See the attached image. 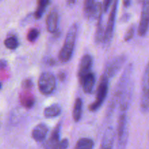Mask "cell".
Listing matches in <instances>:
<instances>
[{"instance_id": "obj_1", "label": "cell", "mask_w": 149, "mask_h": 149, "mask_svg": "<svg viewBox=\"0 0 149 149\" xmlns=\"http://www.w3.org/2000/svg\"><path fill=\"white\" fill-rule=\"evenodd\" d=\"M78 29V25L74 24L70 26V29L67 31L64 45L58 54V59L61 62L66 63L71 59L74 51V44L76 41Z\"/></svg>"}, {"instance_id": "obj_2", "label": "cell", "mask_w": 149, "mask_h": 149, "mask_svg": "<svg viewBox=\"0 0 149 149\" xmlns=\"http://www.w3.org/2000/svg\"><path fill=\"white\" fill-rule=\"evenodd\" d=\"M131 70V65H130L128 67H127L125 71L123 73L121 78H120L119 82L117 84V86L116 88L115 91H114L113 96L112 97V100L110 105V109H109L110 112H111L112 110H113L115 106L116 105L118 102H120L123 95H124L125 91H127V89L129 88V86H129V82H130Z\"/></svg>"}, {"instance_id": "obj_3", "label": "cell", "mask_w": 149, "mask_h": 149, "mask_svg": "<svg viewBox=\"0 0 149 149\" xmlns=\"http://www.w3.org/2000/svg\"><path fill=\"white\" fill-rule=\"evenodd\" d=\"M117 149H125L128 140L127 110H120L117 125Z\"/></svg>"}, {"instance_id": "obj_4", "label": "cell", "mask_w": 149, "mask_h": 149, "mask_svg": "<svg viewBox=\"0 0 149 149\" xmlns=\"http://www.w3.org/2000/svg\"><path fill=\"white\" fill-rule=\"evenodd\" d=\"M108 86H109V79L102 74L100 79L98 88L97 90V96H96V100L93 103H91L88 106V110L91 112H94L98 110L101 105L102 104L103 102L105 100L106 97L108 92Z\"/></svg>"}, {"instance_id": "obj_5", "label": "cell", "mask_w": 149, "mask_h": 149, "mask_svg": "<svg viewBox=\"0 0 149 149\" xmlns=\"http://www.w3.org/2000/svg\"><path fill=\"white\" fill-rule=\"evenodd\" d=\"M56 80L55 76L51 72H43L39 78L38 88L40 91L44 95H49L55 90Z\"/></svg>"}, {"instance_id": "obj_6", "label": "cell", "mask_w": 149, "mask_h": 149, "mask_svg": "<svg viewBox=\"0 0 149 149\" xmlns=\"http://www.w3.org/2000/svg\"><path fill=\"white\" fill-rule=\"evenodd\" d=\"M140 110L143 113H146L149 110V63L145 69L142 80Z\"/></svg>"}, {"instance_id": "obj_7", "label": "cell", "mask_w": 149, "mask_h": 149, "mask_svg": "<svg viewBox=\"0 0 149 149\" xmlns=\"http://www.w3.org/2000/svg\"><path fill=\"white\" fill-rule=\"evenodd\" d=\"M61 122L58 123L53 130L49 140H48L45 149H67L69 146L67 139L60 140V130Z\"/></svg>"}, {"instance_id": "obj_8", "label": "cell", "mask_w": 149, "mask_h": 149, "mask_svg": "<svg viewBox=\"0 0 149 149\" xmlns=\"http://www.w3.org/2000/svg\"><path fill=\"white\" fill-rule=\"evenodd\" d=\"M118 0H114L113 5H112L111 10H110V15H109L108 21H107L106 29L104 30V39H103V42L105 45L110 43L113 34L114 26H115L116 17L117 13V8H118Z\"/></svg>"}, {"instance_id": "obj_9", "label": "cell", "mask_w": 149, "mask_h": 149, "mask_svg": "<svg viewBox=\"0 0 149 149\" xmlns=\"http://www.w3.org/2000/svg\"><path fill=\"white\" fill-rule=\"evenodd\" d=\"M126 61L125 56L121 55L119 56H117L112 59L110 62L106 66L105 70H104L103 74L105 75L109 80L114 77L117 73L119 72L120 69L123 66Z\"/></svg>"}, {"instance_id": "obj_10", "label": "cell", "mask_w": 149, "mask_h": 149, "mask_svg": "<svg viewBox=\"0 0 149 149\" xmlns=\"http://www.w3.org/2000/svg\"><path fill=\"white\" fill-rule=\"evenodd\" d=\"M149 29V0H144L138 27V34L143 37Z\"/></svg>"}, {"instance_id": "obj_11", "label": "cell", "mask_w": 149, "mask_h": 149, "mask_svg": "<svg viewBox=\"0 0 149 149\" xmlns=\"http://www.w3.org/2000/svg\"><path fill=\"white\" fill-rule=\"evenodd\" d=\"M92 61V57L89 54H86L83 56L80 63L79 70H78V78H79L80 83L82 82L83 79L88 73L91 72Z\"/></svg>"}, {"instance_id": "obj_12", "label": "cell", "mask_w": 149, "mask_h": 149, "mask_svg": "<svg viewBox=\"0 0 149 149\" xmlns=\"http://www.w3.org/2000/svg\"><path fill=\"white\" fill-rule=\"evenodd\" d=\"M115 130L110 127L105 130L102 139L100 149H113L115 140Z\"/></svg>"}, {"instance_id": "obj_13", "label": "cell", "mask_w": 149, "mask_h": 149, "mask_svg": "<svg viewBox=\"0 0 149 149\" xmlns=\"http://www.w3.org/2000/svg\"><path fill=\"white\" fill-rule=\"evenodd\" d=\"M48 132V127L45 124H37L32 130L31 137L36 142L41 143L46 138L47 134Z\"/></svg>"}, {"instance_id": "obj_14", "label": "cell", "mask_w": 149, "mask_h": 149, "mask_svg": "<svg viewBox=\"0 0 149 149\" xmlns=\"http://www.w3.org/2000/svg\"><path fill=\"white\" fill-rule=\"evenodd\" d=\"M47 29L51 33H56L58 31V15L56 11H53L48 14L46 18Z\"/></svg>"}, {"instance_id": "obj_15", "label": "cell", "mask_w": 149, "mask_h": 149, "mask_svg": "<svg viewBox=\"0 0 149 149\" xmlns=\"http://www.w3.org/2000/svg\"><path fill=\"white\" fill-rule=\"evenodd\" d=\"M95 75L91 72L88 73L86 76L83 79L81 84H82L83 90L86 94H90L92 91L94 85H95Z\"/></svg>"}, {"instance_id": "obj_16", "label": "cell", "mask_w": 149, "mask_h": 149, "mask_svg": "<svg viewBox=\"0 0 149 149\" xmlns=\"http://www.w3.org/2000/svg\"><path fill=\"white\" fill-rule=\"evenodd\" d=\"M104 26L102 24V13L97 18V30H96L95 34V42L97 44H100L103 42V39H104Z\"/></svg>"}, {"instance_id": "obj_17", "label": "cell", "mask_w": 149, "mask_h": 149, "mask_svg": "<svg viewBox=\"0 0 149 149\" xmlns=\"http://www.w3.org/2000/svg\"><path fill=\"white\" fill-rule=\"evenodd\" d=\"M61 108L59 104H54L52 105H50L49 107H47L45 108L43 112L44 116L47 118H51L56 117L61 113Z\"/></svg>"}, {"instance_id": "obj_18", "label": "cell", "mask_w": 149, "mask_h": 149, "mask_svg": "<svg viewBox=\"0 0 149 149\" xmlns=\"http://www.w3.org/2000/svg\"><path fill=\"white\" fill-rule=\"evenodd\" d=\"M83 109V102L81 98H77L74 101V107H73L72 116L75 122H78L81 118Z\"/></svg>"}, {"instance_id": "obj_19", "label": "cell", "mask_w": 149, "mask_h": 149, "mask_svg": "<svg viewBox=\"0 0 149 149\" xmlns=\"http://www.w3.org/2000/svg\"><path fill=\"white\" fill-rule=\"evenodd\" d=\"M50 3V0H38L37 1V8L34 13V18L38 20L42 18L45 9Z\"/></svg>"}, {"instance_id": "obj_20", "label": "cell", "mask_w": 149, "mask_h": 149, "mask_svg": "<svg viewBox=\"0 0 149 149\" xmlns=\"http://www.w3.org/2000/svg\"><path fill=\"white\" fill-rule=\"evenodd\" d=\"M94 143L90 138H81L78 140L74 149H93Z\"/></svg>"}, {"instance_id": "obj_21", "label": "cell", "mask_w": 149, "mask_h": 149, "mask_svg": "<svg viewBox=\"0 0 149 149\" xmlns=\"http://www.w3.org/2000/svg\"><path fill=\"white\" fill-rule=\"evenodd\" d=\"M21 103L23 107H24L25 108H31L34 104V97L31 95H29V94L23 95L21 98Z\"/></svg>"}, {"instance_id": "obj_22", "label": "cell", "mask_w": 149, "mask_h": 149, "mask_svg": "<svg viewBox=\"0 0 149 149\" xmlns=\"http://www.w3.org/2000/svg\"><path fill=\"white\" fill-rule=\"evenodd\" d=\"M5 45L6 48L10 50H15L18 46V41L15 37H10L5 40Z\"/></svg>"}, {"instance_id": "obj_23", "label": "cell", "mask_w": 149, "mask_h": 149, "mask_svg": "<svg viewBox=\"0 0 149 149\" xmlns=\"http://www.w3.org/2000/svg\"><path fill=\"white\" fill-rule=\"evenodd\" d=\"M40 34L39 30L37 29H32L29 30L27 34V40L29 42H34L38 38Z\"/></svg>"}, {"instance_id": "obj_24", "label": "cell", "mask_w": 149, "mask_h": 149, "mask_svg": "<svg viewBox=\"0 0 149 149\" xmlns=\"http://www.w3.org/2000/svg\"><path fill=\"white\" fill-rule=\"evenodd\" d=\"M134 27L132 26L130 27V29H129L127 31V32H126L125 35H124V41L127 42V41L131 40L132 39L133 36H134Z\"/></svg>"}, {"instance_id": "obj_25", "label": "cell", "mask_w": 149, "mask_h": 149, "mask_svg": "<svg viewBox=\"0 0 149 149\" xmlns=\"http://www.w3.org/2000/svg\"><path fill=\"white\" fill-rule=\"evenodd\" d=\"M33 86V83L31 80L26 79L22 82V87L25 91H29Z\"/></svg>"}, {"instance_id": "obj_26", "label": "cell", "mask_w": 149, "mask_h": 149, "mask_svg": "<svg viewBox=\"0 0 149 149\" xmlns=\"http://www.w3.org/2000/svg\"><path fill=\"white\" fill-rule=\"evenodd\" d=\"M112 0H103V5H102V11L106 13L108 10L110 6Z\"/></svg>"}, {"instance_id": "obj_27", "label": "cell", "mask_w": 149, "mask_h": 149, "mask_svg": "<svg viewBox=\"0 0 149 149\" xmlns=\"http://www.w3.org/2000/svg\"><path fill=\"white\" fill-rule=\"evenodd\" d=\"M58 78L60 81H64L66 79V74L63 72H61L58 74Z\"/></svg>"}, {"instance_id": "obj_28", "label": "cell", "mask_w": 149, "mask_h": 149, "mask_svg": "<svg viewBox=\"0 0 149 149\" xmlns=\"http://www.w3.org/2000/svg\"><path fill=\"white\" fill-rule=\"evenodd\" d=\"M7 61L5 59L0 60V70H4L7 67Z\"/></svg>"}, {"instance_id": "obj_29", "label": "cell", "mask_w": 149, "mask_h": 149, "mask_svg": "<svg viewBox=\"0 0 149 149\" xmlns=\"http://www.w3.org/2000/svg\"><path fill=\"white\" fill-rule=\"evenodd\" d=\"M123 5L125 8H129L131 5V0H123Z\"/></svg>"}, {"instance_id": "obj_30", "label": "cell", "mask_w": 149, "mask_h": 149, "mask_svg": "<svg viewBox=\"0 0 149 149\" xmlns=\"http://www.w3.org/2000/svg\"><path fill=\"white\" fill-rule=\"evenodd\" d=\"M46 63H47V64H49V65L52 66V65H54V64H55V61H54L53 58H48V61H46Z\"/></svg>"}, {"instance_id": "obj_31", "label": "cell", "mask_w": 149, "mask_h": 149, "mask_svg": "<svg viewBox=\"0 0 149 149\" xmlns=\"http://www.w3.org/2000/svg\"><path fill=\"white\" fill-rule=\"evenodd\" d=\"M76 2V0H67V2L69 5H73Z\"/></svg>"}, {"instance_id": "obj_32", "label": "cell", "mask_w": 149, "mask_h": 149, "mask_svg": "<svg viewBox=\"0 0 149 149\" xmlns=\"http://www.w3.org/2000/svg\"><path fill=\"white\" fill-rule=\"evenodd\" d=\"M129 18H130L129 15H124V16H123V18H122V19H121V21H127V20L129 19Z\"/></svg>"}, {"instance_id": "obj_33", "label": "cell", "mask_w": 149, "mask_h": 149, "mask_svg": "<svg viewBox=\"0 0 149 149\" xmlns=\"http://www.w3.org/2000/svg\"><path fill=\"white\" fill-rule=\"evenodd\" d=\"M1 88H2V84L0 83V89H1Z\"/></svg>"}]
</instances>
